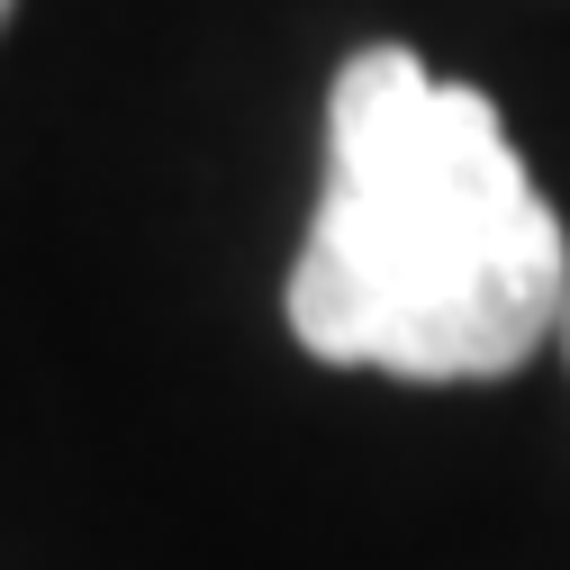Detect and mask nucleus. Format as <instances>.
Returning <instances> with one entry per match:
<instances>
[{
    "label": "nucleus",
    "mask_w": 570,
    "mask_h": 570,
    "mask_svg": "<svg viewBox=\"0 0 570 570\" xmlns=\"http://www.w3.org/2000/svg\"><path fill=\"white\" fill-rule=\"evenodd\" d=\"M0 28H10V0H0Z\"/></svg>",
    "instance_id": "3"
},
{
    "label": "nucleus",
    "mask_w": 570,
    "mask_h": 570,
    "mask_svg": "<svg viewBox=\"0 0 570 570\" xmlns=\"http://www.w3.org/2000/svg\"><path fill=\"white\" fill-rule=\"evenodd\" d=\"M570 236L471 82L363 46L326 91V190L291 263V335L317 363L498 381L552 344Z\"/></svg>",
    "instance_id": "1"
},
{
    "label": "nucleus",
    "mask_w": 570,
    "mask_h": 570,
    "mask_svg": "<svg viewBox=\"0 0 570 570\" xmlns=\"http://www.w3.org/2000/svg\"><path fill=\"white\" fill-rule=\"evenodd\" d=\"M552 344H561V353H570V291H561V326H552Z\"/></svg>",
    "instance_id": "2"
}]
</instances>
